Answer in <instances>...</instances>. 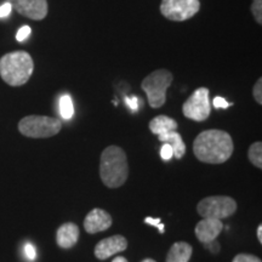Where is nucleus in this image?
Segmentation results:
<instances>
[{
  "instance_id": "nucleus-9",
  "label": "nucleus",
  "mask_w": 262,
  "mask_h": 262,
  "mask_svg": "<svg viewBox=\"0 0 262 262\" xmlns=\"http://www.w3.org/2000/svg\"><path fill=\"white\" fill-rule=\"evenodd\" d=\"M19 15L25 17L41 21L48 16V0H6Z\"/></svg>"
},
{
  "instance_id": "nucleus-10",
  "label": "nucleus",
  "mask_w": 262,
  "mask_h": 262,
  "mask_svg": "<svg viewBox=\"0 0 262 262\" xmlns=\"http://www.w3.org/2000/svg\"><path fill=\"white\" fill-rule=\"evenodd\" d=\"M127 248V241L123 235L117 234L100 241L95 247V256L98 260H107L113 255L122 253Z\"/></svg>"
},
{
  "instance_id": "nucleus-17",
  "label": "nucleus",
  "mask_w": 262,
  "mask_h": 262,
  "mask_svg": "<svg viewBox=\"0 0 262 262\" xmlns=\"http://www.w3.org/2000/svg\"><path fill=\"white\" fill-rule=\"evenodd\" d=\"M249 160L253 163V165L258 169H262V143L260 141L254 142L248 150Z\"/></svg>"
},
{
  "instance_id": "nucleus-15",
  "label": "nucleus",
  "mask_w": 262,
  "mask_h": 262,
  "mask_svg": "<svg viewBox=\"0 0 262 262\" xmlns=\"http://www.w3.org/2000/svg\"><path fill=\"white\" fill-rule=\"evenodd\" d=\"M193 249L186 242H176L166 255V262H188Z\"/></svg>"
},
{
  "instance_id": "nucleus-21",
  "label": "nucleus",
  "mask_w": 262,
  "mask_h": 262,
  "mask_svg": "<svg viewBox=\"0 0 262 262\" xmlns=\"http://www.w3.org/2000/svg\"><path fill=\"white\" fill-rule=\"evenodd\" d=\"M232 262H262L261 258H258L255 255L250 254H238L237 256L233 258Z\"/></svg>"
},
{
  "instance_id": "nucleus-20",
  "label": "nucleus",
  "mask_w": 262,
  "mask_h": 262,
  "mask_svg": "<svg viewBox=\"0 0 262 262\" xmlns=\"http://www.w3.org/2000/svg\"><path fill=\"white\" fill-rule=\"evenodd\" d=\"M253 96L258 104H262V78H258L253 88Z\"/></svg>"
},
{
  "instance_id": "nucleus-24",
  "label": "nucleus",
  "mask_w": 262,
  "mask_h": 262,
  "mask_svg": "<svg viewBox=\"0 0 262 262\" xmlns=\"http://www.w3.org/2000/svg\"><path fill=\"white\" fill-rule=\"evenodd\" d=\"M125 103H126V106L129 107L131 111H133V112H136V111L139 110L140 101L136 96H127L125 98Z\"/></svg>"
},
{
  "instance_id": "nucleus-7",
  "label": "nucleus",
  "mask_w": 262,
  "mask_h": 262,
  "mask_svg": "<svg viewBox=\"0 0 262 262\" xmlns=\"http://www.w3.org/2000/svg\"><path fill=\"white\" fill-rule=\"evenodd\" d=\"M208 88H199L182 106L183 116L194 122H204L211 113Z\"/></svg>"
},
{
  "instance_id": "nucleus-16",
  "label": "nucleus",
  "mask_w": 262,
  "mask_h": 262,
  "mask_svg": "<svg viewBox=\"0 0 262 262\" xmlns=\"http://www.w3.org/2000/svg\"><path fill=\"white\" fill-rule=\"evenodd\" d=\"M178 126L179 124L175 119L168 116H164V114L153 118L149 122V130L157 136L163 135V134L169 133V131L178 130Z\"/></svg>"
},
{
  "instance_id": "nucleus-25",
  "label": "nucleus",
  "mask_w": 262,
  "mask_h": 262,
  "mask_svg": "<svg viewBox=\"0 0 262 262\" xmlns=\"http://www.w3.org/2000/svg\"><path fill=\"white\" fill-rule=\"evenodd\" d=\"M145 224L150 225V226H156L157 228L159 229L160 234L164 233V225L160 221V219H153V217H146L145 219Z\"/></svg>"
},
{
  "instance_id": "nucleus-13",
  "label": "nucleus",
  "mask_w": 262,
  "mask_h": 262,
  "mask_svg": "<svg viewBox=\"0 0 262 262\" xmlns=\"http://www.w3.org/2000/svg\"><path fill=\"white\" fill-rule=\"evenodd\" d=\"M80 229L73 222L60 226L56 232V243L62 249H71L79 241Z\"/></svg>"
},
{
  "instance_id": "nucleus-23",
  "label": "nucleus",
  "mask_w": 262,
  "mask_h": 262,
  "mask_svg": "<svg viewBox=\"0 0 262 262\" xmlns=\"http://www.w3.org/2000/svg\"><path fill=\"white\" fill-rule=\"evenodd\" d=\"M31 32L32 31H31V27H29V26H24V27H21L18 29L17 34H16V39H17V41H24L29 37Z\"/></svg>"
},
{
  "instance_id": "nucleus-31",
  "label": "nucleus",
  "mask_w": 262,
  "mask_h": 262,
  "mask_svg": "<svg viewBox=\"0 0 262 262\" xmlns=\"http://www.w3.org/2000/svg\"><path fill=\"white\" fill-rule=\"evenodd\" d=\"M112 262H127V260H126L125 257H123V256H117V257L113 258Z\"/></svg>"
},
{
  "instance_id": "nucleus-14",
  "label": "nucleus",
  "mask_w": 262,
  "mask_h": 262,
  "mask_svg": "<svg viewBox=\"0 0 262 262\" xmlns=\"http://www.w3.org/2000/svg\"><path fill=\"white\" fill-rule=\"evenodd\" d=\"M158 140L163 143H168L171 146L173 157L176 159H182L183 156L186 155V145L183 142L182 137L178 131H169V133L163 134V135L158 136Z\"/></svg>"
},
{
  "instance_id": "nucleus-18",
  "label": "nucleus",
  "mask_w": 262,
  "mask_h": 262,
  "mask_svg": "<svg viewBox=\"0 0 262 262\" xmlns=\"http://www.w3.org/2000/svg\"><path fill=\"white\" fill-rule=\"evenodd\" d=\"M60 113L62 118L66 120H70L74 116L73 101H72L70 95H63L60 98Z\"/></svg>"
},
{
  "instance_id": "nucleus-3",
  "label": "nucleus",
  "mask_w": 262,
  "mask_h": 262,
  "mask_svg": "<svg viewBox=\"0 0 262 262\" xmlns=\"http://www.w3.org/2000/svg\"><path fill=\"white\" fill-rule=\"evenodd\" d=\"M34 62L28 52H9L0 58V77L10 86H22L31 79Z\"/></svg>"
},
{
  "instance_id": "nucleus-32",
  "label": "nucleus",
  "mask_w": 262,
  "mask_h": 262,
  "mask_svg": "<svg viewBox=\"0 0 262 262\" xmlns=\"http://www.w3.org/2000/svg\"><path fill=\"white\" fill-rule=\"evenodd\" d=\"M141 262H157V261L153 260V258H145V260H142Z\"/></svg>"
},
{
  "instance_id": "nucleus-12",
  "label": "nucleus",
  "mask_w": 262,
  "mask_h": 262,
  "mask_svg": "<svg viewBox=\"0 0 262 262\" xmlns=\"http://www.w3.org/2000/svg\"><path fill=\"white\" fill-rule=\"evenodd\" d=\"M224 229V224L221 220L216 219H203L195 226V237L202 243L216 241Z\"/></svg>"
},
{
  "instance_id": "nucleus-29",
  "label": "nucleus",
  "mask_w": 262,
  "mask_h": 262,
  "mask_svg": "<svg viewBox=\"0 0 262 262\" xmlns=\"http://www.w3.org/2000/svg\"><path fill=\"white\" fill-rule=\"evenodd\" d=\"M205 245V248H210V250L212 251V253H217V251H220V245H219L217 243H216L215 241L212 242H209V243H203Z\"/></svg>"
},
{
  "instance_id": "nucleus-1",
  "label": "nucleus",
  "mask_w": 262,
  "mask_h": 262,
  "mask_svg": "<svg viewBox=\"0 0 262 262\" xmlns=\"http://www.w3.org/2000/svg\"><path fill=\"white\" fill-rule=\"evenodd\" d=\"M234 146L228 133L217 129L205 130L195 137L193 152L203 163L222 164L231 158Z\"/></svg>"
},
{
  "instance_id": "nucleus-11",
  "label": "nucleus",
  "mask_w": 262,
  "mask_h": 262,
  "mask_svg": "<svg viewBox=\"0 0 262 262\" xmlns=\"http://www.w3.org/2000/svg\"><path fill=\"white\" fill-rule=\"evenodd\" d=\"M112 216L102 209H93L84 219V228L90 234L106 231L112 226Z\"/></svg>"
},
{
  "instance_id": "nucleus-4",
  "label": "nucleus",
  "mask_w": 262,
  "mask_h": 262,
  "mask_svg": "<svg viewBox=\"0 0 262 262\" xmlns=\"http://www.w3.org/2000/svg\"><path fill=\"white\" fill-rule=\"evenodd\" d=\"M62 129L58 118L47 116H27L18 123V131L29 139H49L57 135Z\"/></svg>"
},
{
  "instance_id": "nucleus-5",
  "label": "nucleus",
  "mask_w": 262,
  "mask_h": 262,
  "mask_svg": "<svg viewBox=\"0 0 262 262\" xmlns=\"http://www.w3.org/2000/svg\"><path fill=\"white\" fill-rule=\"evenodd\" d=\"M173 75L168 70H157L147 75L141 83V89L145 91L148 103L152 108H160L166 102V90L172 83Z\"/></svg>"
},
{
  "instance_id": "nucleus-22",
  "label": "nucleus",
  "mask_w": 262,
  "mask_h": 262,
  "mask_svg": "<svg viewBox=\"0 0 262 262\" xmlns=\"http://www.w3.org/2000/svg\"><path fill=\"white\" fill-rule=\"evenodd\" d=\"M160 157H162L163 160H170L173 157V152L171 146L168 145V143H164L162 149H160Z\"/></svg>"
},
{
  "instance_id": "nucleus-26",
  "label": "nucleus",
  "mask_w": 262,
  "mask_h": 262,
  "mask_svg": "<svg viewBox=\"0 0 262 262\" xmlns=\"http://www.w3.org/2000/svg\"><path fill=\"white\" fill-rule=\"evenodd\" d=\"M212 104H214V107H216V108H224V110H226V108L232 106L233 103H228L224 97L216 96L214 98V101H212Z\"/></svg>"
},
{
  "instance_id": "nucleus-8",
  "label": "nucleus",
  "mask_w": 262,
  "mask_h": 262,
  "mask_svg": "<svg viewBox=\"0 0 262 262\" xmlns=\"http://www.w3.org/2000/svg\"><path fill=\"white\" fill-rule=\"evenodd\" d=\"M160 12L165 18L173 22H182L192 18L201 10L199 0H162Z\"/></svg>"
},
{
  "instance_id": "nucleus-2",
  "label": "nucleus",
  "mask_w": 262,
  "mask_h": 262,
  "mask_svg": "<svg viewBox=\"0 0 262 262\" xmlns=\"http://www.w3.org/2000/svg\"><path fill=\"white\" fill-rule=\"evenodd\" d=\"M129 176V164L124 149L118 146H108L101 153L100 178L108 188L122 187Z\"/></svg>"
},
{
  "instance_id": "nucleus-19",
  "label": "nucleus",
  "mask_w": 262,
  "mask_h": 262,
  "mask_svg": "<svg viewBox=\"0 0 262 262\" xmlns=\"http://www.w3.org/2000/svg\"><path fill=\"white\" fill-rule=\"evenodd\" d=\"M251 14L257 25H262V0H253L251 4Z\"/></svg>"
},
{
  "instance_id": "nucleus-6",
  "label": "nucleus",
  "mask_w": 262,
  "mask_h": 262,
  "mask_svg": "<svg viewBox=\"0 0 262 262\" xmlns=\"http://www.w3.org/2000/svg\"><path fill=\"white\" fill-rule=\"evenodd\" d=\"M235 210H237V202L227 195L206 196L196 205V211L203 219L222 220L233 215Z\"/></svg>"
},
{
  "instance_id": "nucleus-30",
  "label": "nucleus",
  "mask_w": 262,
  "mask_h": 262,
  "mask_svg": "<svg viewBox=\"0 0 262 262\" xmlns=\"http://www.w3.org/2000/svg\"><path fill=\"white\" fill-rule=\"evenodd\" d=\"M256 234H257L258 242H260V243H262V225H258L257 231H256Z\"/></svg>"
},
{
  "instance_id": "nucleus-28",
  "label": "nucleus",
  "mask_w": 262,
  "mask_h": 262,
  "mask_svg": "<svg viewBox=\"0 0 262 262\" xmlns=\"http://www.w3.org/2000/svg\"><path fill=\"white\" fill-rule=\"evenodd\" d=\"M25 254H26V256L29 258V260H34L35 256H37V253H35V248L33 247L31 243L26 244Z\"/></svg>"
},
{
  "instance_id": "nucleus-27",
  "label": "nucleus",
  "mask_w": 262,
  "mask_h": 262,
  "mask_svg": "<svg viewBox=\"0 0 262 262\" xmlns=\"http://www.w3.org/2000/svg\"><path fill=\"white\" fill-rule=\"evenodd\" d=\"M11 11H12L11 4L6 2L5 4H3L2 6H0V18L8 17V16L11 14Z\"/></svg>"
}]
</instances>
